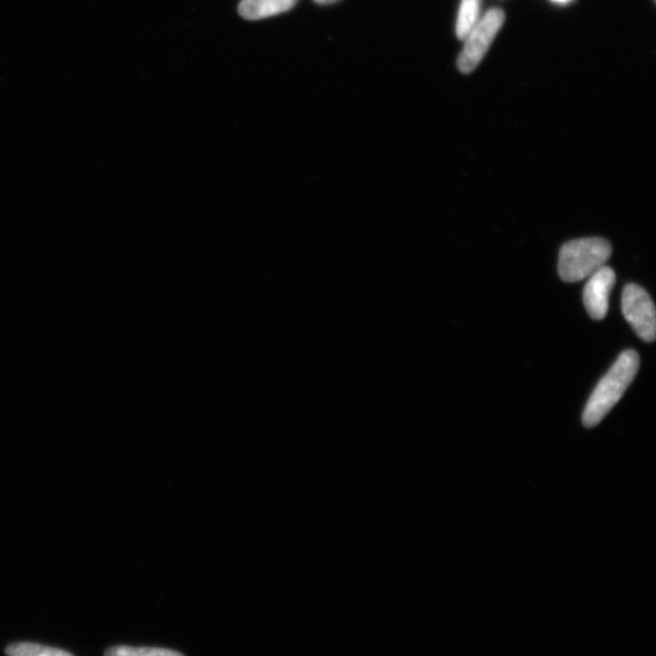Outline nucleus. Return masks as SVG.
<instances>
[{"label": "nucleus", "instance_id": "nucleus-1", "mask_svg": "<svg viewBox=\"0 0 656 656\" xmlns=\"http://www.w3.org/2000/svg\"><path fill=\"white\" fill-rule=\"evenodd\" d=\"M639 369V356L635 350H625L617 358L612 369L605 375L587 402L583 413V423L592 428L602 422L621 401L627 388L633 383Z\"/></svg>", "mask_w": 656, "mask_h": 656}, {"label": "nucleus", "instance_id": "nucleus-2", "mask_svg": "<svg viewBox=\"0 0 656 656\" xmlns=\"http://www.w3.org/2000/svg\"><path fill=\"white\" fill-rule=\"evenodd\" d=\"M612 256V246L602 237L574 239L563 245L558 271L565 283H578L604 267Z\"/></svg>", "mask_w": 656, "mask_h": 656}, {"label": "nucleus", "instance_id": "nucleus-3", "mask_svg": "<svg viewBox=\"0 0 656 656\" xmlns=\"http://www.w3.org/2000/svg\"><path fill=\"white\" fill-rule=\"evenodd\" d=\"M503 22L504 14L500 9L488 11L484 18L476 22L470 34L464 38L465 44L458 60V68L462 73H471L481 64Z\"/></svg>", "mask_w": 656, "mask_h": 656}, {"label": "nucleus", "instance_id": "nucleus-4", "mask_svg": "<svg viewBox=\"0 0 656 656\" xmlns=\"http://www.w3.org/2000/svg\"><path fill=\"white\" fill-rule=\"evenodd\" d=\"M624 317L645 342H653L656 335L655 306L646 289L635 284L624 288L622 301Z\"/></svg>", "mask_w": 656, "mask_h": 656}, {"label": "nucleus", "instance_id": "nucleus-5", "mask_svg": "<svg viewBox=\"0 0 656 656\" xmlns=\"http://www.w3.org/2000/svg\"><path fill=\"white\" fill-rule=\"evenodd\" d=\"M615 280L614 270L605 265L590 276L584 289V303L592 319L603 320L607 317L609 296Z\"/></svg>", "mask_w": 656, "mask_h": 656}, {"label": "nucleus", "instance_id": "nucleus-6", "mask_svg": "<svg viewBox=\"0 0 656 656\" xmlns=\"http://www.w3.org/2000/svg\"><path fill=\"white\" fill-rule=\"evenodd\" d=\"M298 0H243L239 16L247 20H262L291 10Z\"/></svg>", "mask_w": 656, "mask_h": 656}, {"label": "nucleus", "instance_id": "nucleus-7", "mask_svg": "<svg viewBox=\"0 0 656 656\" xmlns=\"http://www.w3.org/2000/svg\"><path fill=\"white\" fill-rule=\"evenodd\" d=\"M481 2L482 0H462L457 21V34L460 40H464L479 21Z\"/></svg>", "mask_w": 656, "mask_h": 656}, {"label": "nucleus", "instance_id": "nucleus-8", "mask_svg": "<svg viewBox=\"0 0 656 656\" xmlns=\"http://www.w3.org/2000/svg\"><path fill=\"white\" fill-rule=\"evenodd\" d=\"M8 656H73L72 654L33 643H16L7 648Z\"/></svg>", "mask_w": 656, "mask_h": 656}, {"label": "nucleus", "instance_id": "nucleus-9", "mask_svg": "<svg viewBox=\"0 0 656 656\" xmlns=\"http://www.w3.org/2000/svg\"><path fill=\"white\" fill-rule=\"evenodd\" d=\"M105 656H185L178 652L162 648H135V647H112Z\"/></svg>", "mask_w": 656, "mask_h": 656}, {"label": "nucleus", "instance_id": "nucleus-10", "mask_svg": "<svg viewBox=\"0 0 656 656\" xmlns=\"http://www.w3.org/2000/svg\"><path fill=\"white\" fill-rule=\"evenodd\" d=\"M314 2L321 4V6H327V4H334V3L338 2V0H314Z\"/></svg>", "mask_w": 656, "mask_h": 656}, {"label": "nucleus", "instance_id": "nucleus-11", "mask_svg": "<svg viewBox=\"0 0 656 656\" xmlns=\"http://www.w3.org/2000/svg\"><path fill=\"white\" fill-rule=\"evenodd\" d=\"M552 2L558 3V4H566V3L572 2V0H552Z\"/></svg>", "mask_w": 656, "mask_h": 656}]
</instances>
